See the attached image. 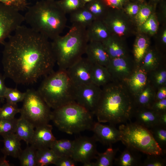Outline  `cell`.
Instances as JSON below:
<instances>
[{
	"label": "cell",
	"instance_id": "cell-48",
	"mask_svg": "<svg viewBox=\"0 0 166 166\" xmlns=\"http://www.w3.org/2000/svg\"><path fill=\"white\" fill-rule=\"evenodd\" d=\"M5 77L0 74V98L2 99L4 98V94L7 88L5 84Z\"/></svg>",
	"mask_w": 166,
	"mask_h": 166
},
{
	"label": "cell",
	"instance_id": "cell-42",
	"mask_svg": "<svg viewBox=\"0 0 166 166\" xmlns=\"http://www.w3.org/2000/svg\"><path fill=\"white\" fill-rule=\"evenodd\" d=\"M90 3L86 7V8L93 15L95 19L98 20V18L101 16L103 12V9L101 5L97 2H89Z\"/></svg>",
	"mask_w": 166,
	"mask_h": 166
},
{
	"label": "cell",
	"instance_id": "cell-39",
	"mask_svg": "<svg viewBox=\"0 0 166 166\" xmlns=\"http://www.w3.org/2000/svg\"><path fill=\"white\" fill-rule=\"evenodd\" d=\"M17 119H0V135L3 136L15 132Z\"/></svg>",
	"mask_w": 166,
	"mask_h": 166
},
{
	"label": "cell",
	"instance_id": "cell-36",
	"mask_svg": "<svg viewBox=\"0 0 166 166\" xmlns=\"http://www.w3.org/2000/svg\"><path fill=\"white\" fill-rule=\"evenodd\" d=\"M25 93L22 92L16 88H7L4 96L7 102L16 104L23 101Z\"/></svg>",
	"mask_w": 166,
	"mask_h": 166
},
{
	"label": "cell",
	"instance_id": "cell-11",
	"mask_svg": "<svg viewBox=\"0 0 166 166\" xmlns=\"http://www.w3.org/2000/svg\"><path fill=\"white\" fill-rule=\"evenodd\" d=\"M74 141L72 157L75 161L83 163L84 166L95 158L98 152L97 141L93 136H80Z\"/></svg>",
	"mask_w": 166,
	"mask_h": 166
},
{
	"label": "cell",
	"instance_id": "cell-5",
	"mask_svg": "<svg viewBox=\"0 0 166 166\" xmlns=\"http://www.w3.org/2000/svg\"><path fill=\"white\" fill-rule=\"evenodd\" d=\"M76 87L66 70L59 69L45 77L38 91L51 109L75 102Z\"/></svg>",
	"mask_w": 166,
	"mask_h": 166
},
{
	"label": "cell",
	"instance_id": "cell-1",
	"mask_svg": "<svg viewBox=\"0 0 166 166\" xmlns=\"http://www.w3.org/2000/svg\"><path fill=\"white\" fill-rule=\"evenodd\" d=\"M3 43L4 77L18 84L29 85L52 71L56 63L49 39L21 26Z\"/></svg>",
	"mask_w": 166,
	"mask_h": 166
},
{
	"label": "cell",
	"instance_id": "cell-54",
	"mask_svg": "<svg viewBox=\"0 0 166 166\" xmlns=\"http://www.w3.org/2000/svg\"><path fill=\"white\" fill-rule=\"evenodd\" d=\"M92 0H83V1L85 2H89Z\"/></svg>",
	"mask_w": 166,
	"mask_h": 166
},
{
	"label": "cell",
	"instance_id": "cell-12",
	"mask_svg": "<svg viewBox=\"0 0 166 166\" xmlns=\"http://www.w3.org/2000/svg\"><path fill=\"white\" fill-rule=\"evenodd\" d=\"M138 67L135 61L126 56L110 59L106 67L112 81L119 82H123Z\"/></svg>",
	"mask_w": 166,
	"mask_h": 166
},
{
	"label": "cell",
	"instance_id": "cell-6",
	"mask_svg": "<svg viewBox=\"0 0 166 166\" xmlns=\"http://www.w3.org/2000/svg\"><path fill=\"white\" fill-rule=\"evenodd\" d=\"M93 115L74 102L53 109L51 121L60 131L72 134L91 130L94 122Z\"/></svg>",
	"mask_w": 166,
	"mask_h": 166
},
{
	"label": "cell",
	"instance_id": "cell-30",
	"mask_svg": "<svg viewBox=\"0 0 166 166\" xmlns=\"http://www.w3.org/2000/svg\"><path fill=\"white\" fill-rule=\"evenodd\" d=\"M101 43L110 59L126 56L124 47L109 36Z\"/></svg>",
	"mask_w": 166,
	"mask_h": 166
},
{
	"label": "cell",
	"instance_id": "cell-53",
	"mask_svg": "<svg viewBox=\"0 0 166 166\" xmlns=\"http://www.w3.org/2000/svg\"><path fill=\"white\" fill-rule=\"evenodd\" d=\"M162 40L163 42L165 44L166 43V31L165 30L163 34Z\"/></svg>",
	"mask_w": 166,
	"mask_h": 166
},
{
	"label": "cell",
	"instance_id": "cell-51",
	"mask_svg": "<svg viewBox=\"0 0 166 166\" xmlns=\"http://www.w3.org/2000/svg\"><path fill=\"white\" fill-rule=\"evenodd\" d=\"M158 124L166 127V112L159 114Z\"/></svg>",
	"mask_w": 166,
	"mask_h": 166
},
{
	"label": "cell",
	"instance_id": "cell-13",
	"mask_svg": "<svg viewBox=\"0 0 166 166\" xmlns=\"http://www.w3.org/2000/svg\"><path fill=\"white\" fill-rule=\"evenodd\" d=\"M93 65L86 57H82L66 70L75 87L92 83L91 73Z\"/></svg>",
	"mask_w": 166,
	"mask_h": 166
},
{
	"label": "cell",
	"instance_id": "cell-35",
	"mask_svg": "<svg viewBox=\"0 0 166 166\" xmlns=\"http://www.w3.org/2000/svg\"><path fill=\"white\" fill-rule=\"evenodd\" d=\"M20 112V109L17 104L6 102L0 108V119H13L15 115Z\"/></svg>",
	"mask_w": 166,
	"mask_h": 166
},
{
	"label": "cell",
	"instance_id": "cell-18",
	"mask_svg": "<svg viewBox=\"0 0 166 166\" xmlns=\"http://www.w3.org/2000/svg\"><path fill=\"white\" fill-rule=\"evenodd\" d=\"M123 82L134 97L147 84V73L138 66Z\"/></svg>",
	"mask_w": 166,
	"mask_h": 166
},
{
	"label": "cell",
	"instance_id": "cell-29",
	"mask_svg": "<svg viewBox=\"0 0 166 166\" xmlns=\"http://www.w3.org/2000/svg\"><path fill=\"white\" fill-rule=\"evenodd\" d=\"M163 64L156 53L152 50H148L139 67L147 72L152 71Z\"/></svg>",
	"mask_w": 166,
	"mask_h": 166
},
{
	"label": "cell",
	"instance_id": "cell-26",
	"mask_svg": "<svg viewBox=\"0 0 166 166\" xmlns=\"http://www.w3.org/2000/svg\"><path fill=\"white\" fill-rule=\"evenodd\" d=\"M148 82L156 91L166 86V65L163 64L155 69L147 73Z\"/></svg>",
	"mask_w": 166,
	"mask_h": 166
},
{
	"label": "cell",
	"instance_id": "cell-49",
	"mask_svg": "<svg viewBox=\"0 0 166 166\" xmlns=\"http://www.w3.org/2000/svg\"><path fill=\"white\" fill-rule=\"evenodd\" d=\"M106 4L113 8H115L121 6L124 0H104Z\"/></svg>",
	"mask_w": 166,
	"mask_h": 166
},
{
	"label": "cell",
	"instance_id": "cell-50",
	"mask_svg": "<svg viewBox=\"0 0 166 166\" xmlns=\"http://www.w3.org/2000/svg\"><path fill=\"white\" fill-rule=\"evenodd\" d=\"M139 10V8L138 6L136 4L130 5L126 8L127 13L131 15L136 14Z\"/></svg>",
	"mask_w": 166,
	"mask_h": 166
},
{
	"label": "cell",
	"instance_id": "cell-31",
	"mask_svg": "<svg viewBox=\"0 0 166 166\" xmlns=\"http://www.w3.org/2000/svg\"><path fill=\"white\" fill-rule=\"evenodd\" d=\"M58 157L50 148L37 150V166H47L55 164Z\"/></svg>",
	"mask_w": 166,
	"mask_h": 166
},
{
	"label": "cell",
	"instance_id": "cell-33",
	"mask_svg": "<svg viewBox=\"0 0 166 166\" xmlns=\"http://www.w3.org/2000/svg\"><path fill=\"white\" fill-rule=\"evenodd\" d=\"M155 140L166 152V127L158 124L149 129Z\"/></svg>",
	"mask_w": 166,
	"mask_h": 166
},
{
	"label": "cell",
	"instance_id": "cell-17",
	"mask_svg": "<svg viewBox=\"0 0 166 166\" xmlns=\"http://www.w3.org/2000/svg\"><path fill=\"white\" fill-rule=\"evenodd\" d=\"M159 115L150 108H136L133 117L135 122L149 129L158 124Z\"/></svg>",
	"mask_w": 166,
	"mask_h": 166
},
{
	"label": "cell",
	"instance_id": "cell-25",
	"mask_svg": "<svg viewBox=\"0 0 166 166\" xmlns=\"http://www.w3.org/2000/svg\"><path fill=\"white\" fill-rule=\"evenodd\" d=\"M70 21L72 24L87 27L94 20L92 14L84 6L81 7L70 14Z\"/></svg>",
	"mask_w": 166,
	"mask_h": 166
},
{
	"label": "cell",
	"instance_id": "cell-9",
	"mask_svg": "<svg viewBox=\"0 0 166 166\" xmlns=\"http://www.w3.org/2000/svg\"><path fill=\"white\" fill-rule=\"evenodd\" d=\"M24 21V15L11 6L0 3V43H3Z\"/></svg>",
	"mask_w": 166,
	"mask_h": 166
},
{
	"label": "cell",
	"instance_id": "cell-21",
	"mask_svg": "<svg viewBox=\"0 0 166 166\" xmlns=\"http://www.w3.org/2000/svg\"><path fill=\"white\" fill-rule=\"evenodd\" d=\"M2 136L3 138V147L1 149V151L4 156L18 158L22 150L21 148L20 139L15 133Z\"/></svg>",
	"mask_w": 166,
	"mask_h": 166
},
{
	"label": "cell",
	"instance_id": "cell-3",
	"mask_svg": "<svg viewBox=\"0 0 166 166\" xmlns=\"http://www.w3.org/2000/svg\"><path fill=\"white\" fill-rule=\"evenodd\" d=\"M30 27L52 40L60 35L66 26V14L58 2L41 0L28 8L24 15Z\"/></svg>",
	"mask_w": 166,
	"mask_h": 166
},
{
	"label": "cell",
	"instance_id": "cell-37",
	"mask_svg": "<svg viewBox=\"0 0 166 166\" xmlns=\"http://www.w3.org/2000/svg\"><path fill=\"white\" fill-rule=\"evenodd\" d=\"M104 23L107 28L111 29L119 36H121L124 34L126 26L122 21L117 19L113 20L107 18Z\"/></svg>",
	"mask_w": 166,
	"mask_h": 166
},
{
	"label": "cell",
	"instance_id": "cell-28",
	"mask_svg": "<svg viewBox=\"0 0 166 166\" xmlns=\"http://www.w3.org/2000/svg\"><path fill=\"white\" fill-rule=\"evenodd\" d=\"M74 143V140L66 139H56L52 143L49 148L58 157H72Z\"/></svg>",
	"mask_w": 166,
	"mask_h": 166
},
{
	"label": "cell",
	"instance_id": "cell-32",
	"mask_svg": "<svg viewBox=\"0 0 166 166\" xmlns=\"http://www.w3.org/2000/svg\"><path fill=\"white\" fill-rule=\"evenodd\" d=\"M37 150L33 146L27 145L22 150L18 158L22 166H37Z\"/></svg>",
	"mask_w": 166,
	"mask_h": 166
},
{
	"label": "cell",
	"instance_id": "cell-43",
	"mask_svg": "<svg viewBox=\"0 0 166 166\" xmlns=\"http://www.w3.org/2000/svg\"><path fill=\"white\" fill-rule=\"evenodd\" d=\"M0 2L13 6L19 11L25 9L27 4V0H0Z\"/></svg>",
	"mask_w": 166,
	"mask_h": 166
},
{
	"label": "cell",
	"instance_id": "cell-14",
	"mask_svg": "<svg viewBox=\"0 0 166 166\" xmlns=\"http://www.w3.org/2000/svg\"><path fill=\"white\" fill-rule=\"evenodd\" d=\"M115 125H105L99 122H94L91 131L97 141L102 144L112 146L113 144L121 140V133Z\"/></svg>",
	"mask_w": 166,
	"mask_h": 166
},
{
	"label": "cell",
	"instance_id": "cell-46",
	"mask_svg": "<svg viewBox=\"0 0 166 166\" xmlns=\"http://www.w3.org/2000/svg\"><path fill=\"white\" fill-rule=\"evenodd\" d=\"M150 108L159 114L166 112V99L155 101Z\"/></svg>",
	"mask_w": 166,
	"mask_h": 166
},
{
	"label": "cell",
	"instance_id": "cell-23",
	"mask_svg": "<svg viewBox=\"0 0 166 166\" xmlns=\"http://www.w3.org/2000/svg\"><path fill=\"white\" fill-rule=\"evenodd\" d=\"M34 128L29 121L20 116L17 119L14 133L21 140H23L28 145L34 133Z\"/></svg>",
	"mask_w": 166,
	"mask_h": 166
},
{
	"label": "cell",
	"instance_id": "cell-19",
	"mask_svg": "<svg viewBox=\"0 0 166 166\" xmlns=\"http://www.w3.org/2000/svg\"><path fill=\"white\" fill-rule=\"evenodd\" d=\"M139 151L131 147L126 146L120 155L114 160L119 166H138L142 164Z\"/></svg>",
	"mask_w": 166,
	"mask_h": 166
},
{
	"label": "cell",
	"instance_id": "cell-24",
	"mask_svg": "<svg viewBox=\"0 0 166 166\" xmlns=\"http://www.w3.org/2000/svg\"><path fill=\"white\" fill-rule=\"evenodd\" d=\"M91 79L93 83L101 87L112 81L107 67L98 64L93 65Z\"/></svg>",
	"mask_w": 166,
	"mask_h": 166
},
{
	"label": "cell",
	"instance_id": "cell-15",
	"mask_svg": "<svg viewBox=\"0 0 166 166\" xmlns=\"http://www.w3.org/2000/svg\"><path fill=\"white\" fill-rule=\"evenodd\" d=\"M35 128L30 144L37 150L49 148L56 139L52 132V125L48 124Z\"/></svg>",
	"mask_w": 166,
	"mask_h": 166
},
{
	"label": "cell",
	"instance_id": "cell-34",
	"mask_svg": "<svg viewBox=\"0 0 166 166\" xmlns=\"http://www.w3.org/2000/svg\"><path fill=\"white\" fill-rule=\"evenodd\" d=\"M148 44L145 39L140 38L135 43L133 49L135 62L138 66L148 50Z\"/></svg>",
	"mask_w": 166,
	"mask_h": 166
},
{
	"label": "cell",
	"instance_id": "cell-44",
	"mask_svg": "<svg viewBox=\"0 0 166 166\" xmlns=\"http://www.w3.org/2000/svg\"><path fill=\"white\" fill-rule=\"evenodd\" d=\"M72 157H58L54 165L57 166H74L77 164Z\"/></svg>",
	"mask_w": 166,
	"mask_h": 166
},
{
	"label": "cell",
	"instance_id": "cell-8",
	"mask_svg": "<svg viewBox=\"0 0 166 166\" xmlns=\"http://www.w3.org/2000/svg\"><path fill=\"white\" fill-rule=\"evenodd\" d=\"M20 109L21 116L26 119L35 128L49 124L51 119V108L37 90L28 89Z\"/></svg>",
	"mask_w": 166,
	"mask_h": 166
},
{
	"label": "cell",
	"instance_id": "cell-38",
	"mask_svg": "<svg viewBox=\"0 0 166 166\" xmlns=\"http://www.w3.org/2000/svg\"><path fill=\"white\" fill-rule=\"evenodd\" d=\"M165 154L161 155H147V156L141 166H165L166 159L163 156Z\"/></svg>",
	"mask_w": 166,
	"mask_h": 166
},
{
	"label": "cell",
	"instance_id": "cell-55",
	"mask_svg": "<svg viewBox=\"0 0 166 166\" xmlns=\"http://www.w3.org/2000/svg\"></svg>",
	"mask_w": 166,
	"mask_h": 166
},
{
	"label": "cell",
	"instance_id": "cell-45",
	"mask_svg": "<svg viewBox=\"0 0 166 166\" xmlns=\"http://www.w3.org/2000/svg\"><path fill=\"white\" fill-rule=\"evenodd\" d=\"M144 29L152 33H155L157 30V25L155 19L152 16L149 17L143 24Z\"/></svg>",
	"mask_w": 166,
	"mask_h": 166
},
{
	"label": "cell",
	"instance_id": "cell-27",
	"mask_svg": "<svg viewBox=\"0 0 166 166\" xmlns=\"http://www.w3.org/2000/svg\"><path fill=\"white\" fill-rule=\"evenodd\" d=\"M119 149L113 148L110 146L106 151L103 153L98 152L95 159V162H91L84 165V166H111L113 164L116 154Z\"/></svg>",
	"mask_w": 166,
	"mask_h": 166
},
{
	"label": "cell",
	"instance_id": "cell-22",
	"mask_svg": "<svg viewBox=\"0 0 166 166\" xmlns=\"http://www.w3.org/2000/svg\"><path fill=\"white\" fill-rule=\"evenodd\" d=\"M156 92L148 82L144 88L133 97L136 108H150L155 101Z\"/></svg>",
	"mask_w": 166,
	"mask_h": 166
},
{
	"label": "cell",
	"instance_id": "cell-16",
	"mask_svg": "<svg viewBox=\"0 0 166 166\" xmlns=\"http://www.w3.org/2000/svg\"><path fill=\"white\" fill-rule=\"evenodd\" d=\"M85 53L86 57L93 64H98L106 67L109 62V57L101 42H89Z\"/></svg>",
	"mask_w": 166,
	"mask_h": 166
},
{
	"label": "cell",
	"instance_id": "cell-20",
	"mask_svg": "<svg viewBox=\"0 0 166 166\" xmlns=\"http://www.w3.org/2000/svg\"><path fill=\"white\" fill-rule=\"evenodd\" d=\"M89 42H102L109 36V31L104 23L99 20H93L86 28Z\"/></svg>",
	"mask_w": 166,
	"mask_h": 166
},
{
	"label": "cell",
	"instance_id": "cell-10",
	"mask_svg": "<svg viewBox=\"0 0 166 166\" xmlns=\"http://www.w3.org/2000/svg\"><path fill=\"white\" fill-rule=\"evenodd\" d=\"M101 90V87L93 83L76 87L75 101L94 115Z\"/></svg>",
	"mask_w": 166,
	"mask_h": 166
},
{
	"label": "cell",
	"instance_id": "cell-47",
	"mask_svg": "<svg viewBox=\"0 0 166 166\" xmlns=\"http://www.w3.org/2000/svg\"><path fill=\"white\" fill-rule=\"evenodd\" d=\"M164 99H166V86L162 87L156 91L155 101L160 100Z\"/></svg>",
	"mask_w": 166,
	"mask_h": 166
},
{
	"label": "cell",
	"instance_id": "cell-4",
	"mask_svg": "<svg viewBox=\"0 0 166 166\" xmlns=\"http://www.w3.org/2000/svg\"><path fill=\"white\" fill-rule=\"evenodd\" d=\"M52 40V48L59 69L66 70L85 53L89 42L86 28L72 24L65 34Z\"/></svg>",
	"mask_w": 166,
	"mask_h": 166
},
{
	"label": "cell",
	"instance_id": "cell-7",
	"mask_svg": "<svg viewBox=\"0 0 166 166\" xmlns=\"http://www.w3.org/2000/svg\"><path fill=\"white\" fill-rule=\"evenodd\" d=\"M121 140L126 146L133 148L147 155L165 154L154 140L149 130L136 123L120 125Z\"/></svg>",
	"mask_w": 166,
	"mask_h": 166
},
{
	"label": "cell",
	"instance_id": "cell-41",
	"mask_svg": "<svg viewBox=\"0 0 166 166\" xmlns=\"http://www.w3.org/2000/svg\"><path fill=\"white\" fill-rule=\"evenodd\" d=\"M151 10L150 7L146 6H142L136 14V19L140 25H142L150 17Z\"/></svg>",
	"mask_w": 166,
	"mask_h": 166
},
{
	"label": "cell",
	"instance_id": "cell-40",
	"mask_svg": "<svg viewBox=\"0 0 166 166\" xmlns=\"http://www.w3.org/2000/svg\"><path fill=\"white\" fill-rule=\"evenodd\" d=\"M57 2L66 14L84 6L80 0H62Z\"/></svg>",
	"mask_w": 166,
	"mask_h": 166
},
{
	"label": "cell",
	"instance_id": "cell-2",
	"mask_svg": "<svg viewBox=\"0 0 166 166\" xmlns=\"http://www.w3.org/2000/svg\"><path fill=\"white\" fill-rule=\"evenodd\" d=\"M101 89L94 113L98 122L115 125L130 120L136 107L133 96L124 82L112 81Z\"/></svg>",
	"mask_w": 166,
	"mask_h": 166
},
{
	"label": "cell",
	"instance_id": "cell-52",
	"mask_svg": "<svg viewBox=\"0 0 166 166\" xmlns=\"http://www.w3.org/2000/svg\"><path fill=\"white\" fill-rule=\"evenodd\" d=\"M6 156H4V157L0 158V166H11L9 161L6 159Z\"/></svg>",
	"mask_w": 166,
	"mask_h": 166
}]
</instances>
